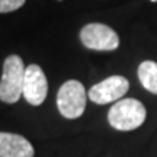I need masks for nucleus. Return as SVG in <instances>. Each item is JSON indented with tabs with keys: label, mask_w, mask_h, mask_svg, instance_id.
I'll return each mask as SVG.
<instances>
[{
	"label": "nucleus",
	"mask_w": 157,
	"mask_h": 157,
	"mask_svg": "<svg viewBox=\"0 0 157 157\" xmlns=\"http://www.w3.org/2000/svg\"><path fill=\"white\" fill-rule=\"evenodd\" d=\"M26 0H0V13L17 10L19 7L25 5Z\"/></svg>",
	"instance_id": "nucleus-9"
},
{
	"label": "nucleus",
	"mask_w": 157,
	"mask_h": 157,
	"mask_svg": "<svg viewBox=\"0 0 157 157\" xmlns=\"http://www.w3.org/2000/svg\"><path fill=\"white\" fill-rule=\"evenodd\" d=\"M146 108L137 99L118 101L108 113V121L118 131H132L146 121Z\"/></svg>",
	"instance_id": "nucleus-2"
},
{
	"label": "nucleus",
	"mask_w": 157,
	"mask_h": 157,
	"mask_svg": "<svg viewBox=\"0 0 157 157\" xmlns=\"http://www.w3.org/2000/svg\"><path fill=\"white\" fill-rule=\"evenodd\" d=\"M47 93H48V82L42 68L36 64L28 66L25 70L22 96L26 99L28 103L38 106L45 101Z\"/></svg>",
	"instance_id": "nucleus-6"
},
{
	"label": "nucleus",
	"mask_w": 157,
	"mask_h": 157,
	"mask_svg": "<svg viewBox=\"0 0 157 157\" xmlns=\"http://www.w3.org/2000/svg\"><path fill=\"white\" fill-rule=\"evenodd\" d=\"M86 90L84 86L77 80H68L63 84L57 95L58 111L67 119H76L82 117L86 108Z\"/></svg>",
	"instance_id": "nucleus-3"
},
{
	"label": "nucleus",
	"mask_w": 157,
	"mask_h": 157,
	"mask_svg": "<svg viewBox=\"0 0 157 157\" xmlns=\"http://www.w3.org/2000/svg\"><path fill=\"white\" fill-rule=\"evenodd\" d=\"M34 147L25 137L0 132V157H34Z\"/></svg>",
	"instance_id": "nucleus-7"
},
{
	"label": "nucleus",
	"mask_w": 157,
	"mask_h": 157,
	"mask_svg": "<svg viewBox=\"0 0 157 157\" xmlns=\"http://www.w3.org/2000/svg\"><path fill=\"white\" fill-rule=\"evenodd\" d=\"M80 39L86 48L96 51H113L119 45V36L103 23H89L80 31Z\"/></svg>",
	"instance_id": "nucleus-4"
},
{
	"label": "nucleus",
	"mask_w": 157,
	"mask_h": 157,
	"mask_svg": "<svg viewBox=\"0 0 157 157\" xmlns=\"http://www.w3.org/2000/svg\"><path fill=\"white\" fill-rule=\"evenodd\" d=\"M138 78L143 87L157 95V63L143 61L138 67Z\"/></svg>",
	"instance_id": "nucleus-8"
},
{
	"label": "nucleus",
	"mask_w": 157,
	"mask_h": 157,
	"mask_svg": "<svg viewBox=\"0 0 157 157\" xmlns=\"http://www.w3.org/2000/svg\"><path fill=\"white\" fill-rule=\"evenodd\" d=\"M128 89L129 83L124 76H111L89 90V99L98 105H105L119 101L128 92Z\"/></svg>",
	"instance_id": "nucleus-5"
},
{
	"label": "nucleus",
	"mask_w": 157,
	"mask_h": 157,
	"mask_svg": "<svg viewBox=\"0 0 157 157\" xmlns=\"http://www.w3.org/2000/svg\"><path fill=\"white\" fill-rule=\"evenodd\" d=\"M151 2H154V3H157V0H151Z\"/></svg>",
	"instance_id": "nucleus-10"
},
{
	"label": "nucleus",
	"mask_w": 157,
	"mask_h": 157,
	"mask_svg": "<svg viewBox=\"0 0 157 157\" xmlns=\"http://www.w3.org/2000/svg\"><path fill=\"white\" fill-rule=\"evenodd\" d=\"M25 66L19 56H9L3 63V74L0 80V101L15 103L23 93Z\"/></svg>",
	"instance_id": "nucleus-1"
}]
</instances>
